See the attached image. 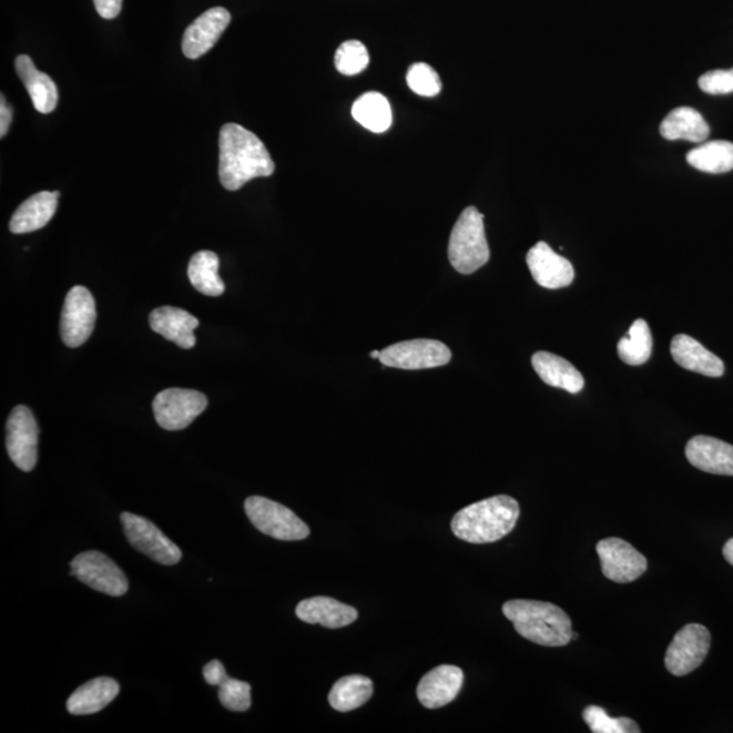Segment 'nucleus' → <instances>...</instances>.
Wrapping results in <instances>:
<instances>
[{"mask_svg":"<svg viewBox=\"0 0 733 733\" xmlns=\"http://www.w3.org/2000/svg\"><path fill=\"white\" fill-rule=\"evenodd\" d=\"M583 719L593 733H639L640 726L629 717H610L601 706L584 709Z\"/></svg>","mask_w":733,"mask_h":733,"instance_id":"obj_31","label":"nucleus"},{"mask_svg":"<svg viewBox=\"0 0 733 733\" xmlns=\"http://www.w3.org/2000/svg\"><path fill=\"white\" fill-rule=\"evenodd\" d=\"M245 511L258 531L278 541H302L310 536V529L301 518L274 500L252 496L245 501Z\"/></svg>","mask_w":733,"mask_h":733,"instance_id":"obj_5","label":"nucleus"},{"mask_svg":"<svg viewBox=\"0 0 733 733\" xmlns=\"http://www.w3.org/2000/svg\"><path fill=\"white\" fill-rule=\"evenodd\" d=\"M11 120H13V112H11L8 102L4 100V95H2V105H0V138L8 135Z\"/></svg>","mask_w":733,"mask_h":733,"instance_id":"obj_38","label":"nucleus"},{"mask_svg":"<svg viewBox=\"0 0 733 733\" xmlns=\"http://www.w3.org/2000/svg\"><path fill=\"white\" fill-rule=\"evenodd\" d=\"M711 633L699 623L680 630L665 653V668L675 676H684L699 669L711 648Z\"/></svg>","mask_w":733,"mask_h":733,"instance_id":"obj_12","label":"nucleus"},{"mask_svg":"<svg viewBox=\"0 0 733 733\" xmlns=\"http://www.w3.org/2000/svg\"><path fill=\"white\" fill-rule=\"evenodd\" d=\"M411 92L421 96H436L441 92V81L431 65L416 63L406 75Z\"/></svg>","mask_w":733,"mask_h":733,"instance_id":"obj_34","label":"nucleus"},{"mask_svg":"<svg viewBox=\"0 0 733 733\" xmlns=\"http://www.w3.org/2000/svg\"><path fill=\"white\" fill-rule=\"evenodd\" d=\"M207 406L208 399L203 393L175 387L157 394L153 403L157 426L166 431L190 427Z\"/></svg>","mask_w":733,"mask_h":733,"instance_id":"obj_8","label":"nucleus"},{"mask_svg":"<svg viewBox=\"0 0 733 733\" xmlns=\"http://www.w3.org/2000/svg\"><path fill=\"white\" fill-rule=\"evenodd\" d=\"M464 681V671L456 665H439L423 676L417 686V699L428 709L446 706L457 699Z\"/></svg>","mask_w":733,"mask_h":733,"instance_id":"obj_16","label":"nucleus"},{"mask_svg":"<svg viewBox=\"0 0 733 733\" xmlns=\"http://www.w3.org/2000/svg\"><path fill=\"white\" fill-rule=\"evenodd\" d=\"M120 684L113 678L101 676L78 688L67 701V711L74 716L99 713L116 700Z\"/></svg>","mask_w":733,"mask_h":733,"instance_id":"obj_21","label":"nucleus"},{"mask_svg":"<svg viewBox=\"0 0 733 733\" xmlns=\"http://www.w3.org/2000/svg\"><path fill=\"white\" fill-rule=\"evenodd\" d=\"M220 153V180L227 191H238L254 179L275 173V162L265 144L240 124L222 126Z\"/></svg>","mask_w":733,"mask_h":733,"instance_id":"obj_1","label":"nucleus"},{"mask_svg":"<svg viewBox=\"0 0 733 733\" xmlns=\"http://www.w3.org/2000/svg\"><path fill=\"white\" fill-rule=\"evenodd\" d=\"M59 196V192H40L26 200L11 217L10 232L28 234L45 227L58 210Z\"/></svg>","mask_w":733,"mask_h":733,"instance_id":"obj_22","label":"nucleus"},{"mask_svg":"<svg viewBox=\"0 0 733 733\" xmlns=\"http://www.w3.org/2000/svg\"><path fill=\"white\" fill-rule=\"evenodd\" d=\"M451 350L447 345L429 338H416L390 345L381 350V365L399 369H427L448 365Z\"/></svg>","mask_w":733,"mask_h":733,"instance_id":"obj_9","label":"nucleus"},{"mask_svg":"<svg viewBox=\"0 0 733 733\" xmlns=\"http://www.w3.org/2000/svg\"><path fill=\"white\" fill-rule=\"evenodd\" d=\"M531 363L544 384L572 394L583 390V375L563 357L541 350L532 356Z\"/></svg>","mask_w":733,"mask_h":733,"instance_id":"obj_24","label":"nucleus"},{"mask_svg":"<svg viewBox=\"0 0 733 733\" xmlns=\"http://www.w3.org/2000/svg\"><path fill=\"white\" fill-rule=\"evenodd\" d=\"M670 350L676 365L689 371L712 378H720L725 371L724 363L719 356L688 335H676L672 338Z\"/></svg>","mask_w":733,"mask_h":733,"instance_id":"obj_20","label":"nucleus"},{"mask_svg":"<svg viewBox=\"0 0 733 733\" xmlns=\"http://www.w3.org/2000/svg\"><path fill=\"white\" fill-rule=\"evenodd\" d=\"M96 13L105 20H114L119 17L123 0H94Z\"/></svg>","mask_w":733,"mask_h":733,"instance_id":"obj_36","label":"nucleus"},{"mask_svg":"<svg viewBox=\"0 0 733 733\" xmlns=\"http://www.w3.org/2000/svg\"><path fill=\"white\" fill-rule=\"evenodd\" d=\"M204 680L211 686H217V682L221 681V678L226 674V669L220 662V660H212L203 670Z\"/></svg>","mask_w":733,"mask_h":733,"instance_id":"obj_37","label":"nucleus"},{"mask_svg":"<svg viewBox=\"0 0 733 733\" xmlns=\"http://www.w3.org/2000/svg\"><path fill=\"white\" fill-rule=\"evenodd\" d=\"M296 617L306 623H319L324 628L340 629L357 620V611L353 605L344 604L328 597L305 599L296 605Z\"/></svg>","mask_w":733,"mask_h":733,"instance_id":"obj_19","label":"nucleus"},{"mask_svg":"<svg viewBox=\"0 0 733 733\" xmlns=\"http://www.w3.org/2000/svg\"><path fill=\"white\" fill-rule=\"evenodd\" d=\"M374 684L365 675H348L338 680L329 693V704L337 712H350L365 705L371 699Z\"/></svg>","mask_w":733,"mask_h":733,"instance_id":"obj_26","label":"nucleus"},{"mask_svg":"<svg viewBox=\"0 0 733 733\" xmlns=\"http://www.w3.org/2000/svg\"><path fill=\"white\" fill-rule=\"evenodd\" d=\"M519 515L517 500L510 496H495L460 510L452 518L451 530L469 543H492L510 535Z\"/></svg>","mask_w":733,"mask_h":733,"instance_id":"obj_2","label":"nucleus"},{"mask_svg":"<svg viewBox=\"0 0 733 733\" xmlns=\"http://www.w3.org/2000/svg\"><path fill=\"white\" fill-rule=\"evenodd\" d=\"M353 116L360 125L374 133H384L390 129L393 114L389 101L380 93H366L353 108Z\"/></svg>","mask_w":733,"mask_h":733,"instance_id":"obj_28","label":"nucleus"},{"mask_svg":"<svg viewBox=\"0 0 733 733\" xmlns=\"http://www.w3.org/2000/svg\"><path fill=\"white\" fill-rule=\"evenodd\" d=\"M699 86L702 92L707 94L733 93V69L706 72L700 78Z\"/></svg>","mask_w":733,"mask_h":733,"instance_id":"obj_35","label":"nucleus"},{"mask_svg":"<svg viewBox=\"0 0 733 733\" xmlns=\"http://www.w3.org/2000/svg\"><path fill=\"white\" fill-rule=\"evenodd\" d=\"M6 447L18 469L32 471L38 464L39 426L28 406L18 405L6 426Z\"/></svg>","mask_w":733,"mask_h":733,"instance_id":"obj_10","label":"nucleus"},{"mask_svg":"<svg viewBox=\"0 0 733 733\" xmlns=\"http://www.w3.org/2000/svg\"><path fill=\"white\" fill-rule=\"evenodd\" d=\"M368 63L367 48L360 41H345L336 52V69L343 75L354 77L360 74L362 71L367 69Z\"/></svg>","mask_w":733,"mask_h":733,"instance_id":"obj_32","label":"nucleus"},{"mask_svg":"<svg viewBox=\"0 0 733 733\" xmlns=\"http://www.w3.org/2000/svg\"><path fill=\"white\" fill-rule=\"evenodd\" d=\"M686 160L690 166L700 172L729 173L733 171V143L716 141L702 144L690 151Z\"/></svg>","mask_w":733,"mask_h":733,"instance_id":"obj_29","label":"nucleus"},{"mask_svg":"<svg viewBox=\"0 0 733 733\" xmlns=\"http://www.w3.org/2000/svg\"><path fill=\"white\" fill-rule=\"evenodd\" d=\"M380 354H381V350H373V353L369 354V356H371L373 359H378L379 360Z\"/></svg>","mask_w":733,"mask_h":733,"instance_id":"obj_40","label":"nucleus"},{"mask_svg":"<svg viewBox=\"0 0 733 733\" xmlns=\"http://www.w3.org/2000/svg\"><path fill=\"white\" fill-rule=\"evenodd\" d=\"M217 271H220V257L214 252L202 251L191 258L187 276L200 294L220 296L224 294L226 287Z\"/></svg>","mask_w":733,"mask_h":733,"instance_id":"obj_27","label":"nucleus"},{"mask_svg":"<svg viewBox=\"0 0 733 733\" xmlns=\"http://www.w3.org/2000/svg\"><path fill=\"white\" fill-rule=\"evenodd\" d=\"M502 613L526 640L543 647H563L573 639L571 618L553 603L515 599Z\"/></svg>","mask_w":733,"mask_h":733,"instance_id":"obj_3","label":"nucleus"},{"mask_svg":"<svg viewBox=\"0 0 733 733\" xmlns=\"http://www.w3.org/2000/svg\"><path fill=\"white\" fill-rule=\"evenodd\" d=\"M198 325V319L183 308L165 306L150 314L151 329L184 349L195 347L196 337L193 332Z\"/></svg>","mask_w":733,"mask_h":733,"instance_id":"obj_18","label":"nucleus"},{"mask_svg":"<svg viewBox=\"0 0 733 733\" xmlns=\"http://www.w3.org/2000/svg\"><path fill=\"white\" fill-rule=\"evenodd\" d=\"M96 318L95 301L86 287L77 286L65 296L60 335L70 348L81 347L94 330Z\"/></svg>","mask_w":733,"mask_h":733,"instance_id":"obj_11","label":"nucleus"},{"mask_svg":"<svg viewBox=\"0 0 733 733\" xmlns=\"http://www.w3.org/2000/svg\"><path fill=\"white\" fill-rule=\"evenodd\" d=\"M723 554L725 557V560L729 561L731 566H733V538L725 543V547L723 549Z\"/></svg>","mask_w":733,"mask_h":733,"instance_id":"obj_39","label":"nucleus"},{"mask_svg":"<svg viewBox=\"0 0 733 733\" xmlns=\"http://www.w3.org/2000/svg\"><path fill=\"white\" fill-rule=\"evenodd\" d=\"M660 133L668 141L705 142L711 129L702 114L689 106L676 108L660 124Z\"/></svg>","mask_w":733,"mask_h":733,"instance_id":"obj_25","label":"nucleus"},{"mask_svg":"<svg viewBox=\"0 0 733 733\" xmlns=\"http://www.w3.org/2000/svg\"><path fill=\"white\" fill-rule=\"evenodd\" d=\"M489 258L483 215L476 207H468L452 228L448 242V259L459 274L470 275L487 264Z\"/></svg>","mask_w":733,"mask_h":733,"instance_id":"obj_4","label":"nucleus"},{"mask_svg":"<svg viewBox=\"0 0 733 733\" xmlns=\"http://www.w3.org/2000/svg\"><path fill=\"white\" fill-rule=\"evenodd\" d=\"M71 574L90 589L109 597H123L130 589L129 579L118 563L95 550L78 554L71 562Z\"/></svg>","mask_w":733,"mask_h":733,"instance_id":"obj_6","label":"nucleus"},{"mask_svg":"<svg viewBox=\"0 0 733 733\" xmlns=\"http://www.w3.org/2000/svg\"><path fill=\"white\" fill-rule=\"evenodd\" d=\"M120 520L132 548L150 557L151 560L161 563V566L172 567L183 559V551L177 544L163 535L149 519L139 517L135 513L124 512L121 513Z\"/></svg>","mask_w":733,"mask_h":733,"instance_id":"obj_7","label":"nucleus"},{"mask_svg":"<svg viewBox=\"0 0 733 733\" xmlns=\"http://www.w3.org/2000/svg\"><path fill=\"white\" fill-rule=\"evenodd\" d=\"M220 701L221 704L232 712H246L252 706V688L251 684L244 681L234 680L224 674L220 683Z\"/></svg>","mask_w":733,"mask_h":733,"instance_id":"obj_33","label":"nucleus"},{"mask_svg":"<svg viewBox=\"0 0 733 733\" xmlns=\"http://www.w3.org/2000/svg\"><path fill=\"white\" fill-rule=\"evenodd\" d=\"M652 333L644 319L634 320L628 335L617 345L618 356L629 366L644 365L652 355Z\"/></svg>","mask_w":733,"mask_h":733,"instance_id":"obj_30","label":"nucleus"},{"mask_svg":"<svg viewBox=\"0 0 733 733\" xmlns=\"http://www.w3.org/2000/svg\"><path fill=\"white\" fill-rule=\"evenodd\" d=\"M686 458L694 468L711 475L733 476V446L711 436H695L686 446Z\"/></svg>","mask_w":733,"mask_h":733,"instance_id":"obj_17","label":"nucleus"},{"mask_svg":"<svg viewBox=\"0 0 733 733\" xmlns=\"http://www.w3.org/2000/svg\"><path fill=\"white\" fill-rule=\"evenodd\" d=\"M599 560L605 578L625 584L638 580L648 569L644 556L620 538L602 539L597 544Z\"/></svg>","mask_w":733,"mask_h":733,"instance_id":"obj_13","label":"nucleus"},{"mask_svg":"<svg viewBox=\"0 0 733 733\" xmlns=\"http://www.w3.org/2000/svg\"><path fill=\"white\" fill-rule=\"evenodd\" d=\"M526 262L532 277L543 288L559 289L571 286L573 282V265L551 250L547 242L532 246Z\"/></svg>","mask_w":733,"mask_h":733,"instance_id":"obj_14","label":"nucleus"},{"mask_svg":"<svg viewBox=\"0 0 733 733\" xmlns=\"http://www.w3.org/2000/svg\"><path fill=\"white\" fill-rule=\"evenodd\" d=\"M232 22V14L224 8L205 11L186 28L183 52L187 59H198L214 48L217 40Z\"/></svg>","mask_w":733,"mask_h":733,"instance_id":"obj_15","label":"nucleus"},{"mask_svg":"<svg viewBox=\"0 0 733 733\" xmlns=\"http://www.w3.org/2000/svg\"><path fill=\"white\" fill-rule=\"evenodd\" d=\"M16 70L32 99L35 111L48 114L58 106L59 92L50 75L35 69L33 60L21 54L16 59Z\"/></svg>","mask_w":733,"mask_h":733,"instance_id":"obj_23","label":"nucleus"}]
</instances>
